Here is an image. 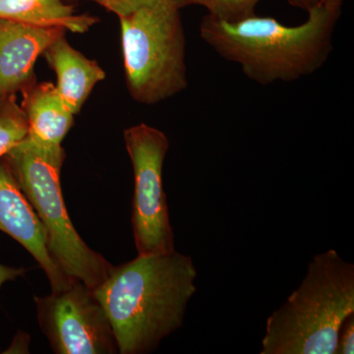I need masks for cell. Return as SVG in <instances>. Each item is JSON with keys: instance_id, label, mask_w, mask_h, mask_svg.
Segmentation results:
<instances>
[{"instance_id": "cell-11", "label": "cell", "mask_w": 354, "mask_h": 354, "mask_svg": "<svg viewBox=\"0 0 354 354\" xmlns=\"http://www.w3.org/2000/svg\"><path fill=\"white\" fill-rule=\"evenodd\" d=\"M43 57L57 76L58 94L72 113H78L95 85L106 78V72L95 60L74 48L65 34L44 50Z\"/></svg>"}, {"instance_id": "cell-10", "label": "cell", "mask_w": 354, "mask_h": 354, "mask_svg": "<svg viewBox=\"0 0 354 354\" xmlns=\"http://www.w3.org/2000/svg\"><path fill=\"white\" fill-rule=\"evenodd\" d=\"M22 92V108L28 122L26 141L44 150L62 148L75 114L65 104L55 84L34 82Z\"/></svg>"}, {"instance_id": "cell-15", "label": "cell", "mask_w": 354, "mask_h": 354, "mask_svg": "<svg viewBox=\"0 0 354 354\" xmlns=\"http://www.w3.org/2000/svg\"><path fill=\"white\" fill-rule=\"evenodd\" d=\"M99 4L109 12L115 14L118 18L130 15L142 7L153 3L156 0H88Z\"/></svg>"}, {"instance_id": "cell-18", "label": "cell", "mask_w": 354, "mask_h": 354, "mask_svg": "<svg viewBox=\"0 0 354 354\" xmlns=\"http://www.w3.org/2000/svg\"><path fill=\"white\" fill-rule=\"evenodd\" d=\"M288 1L293 6L299 7V8L308 11L312 7L318 4L319 0H288Z\"/></svg>"}, {"instance_id": "cell-17", "label": "cell", "mask_w": 354, "mask_h": 354, "mask_svg": "<svg viewBox=\"0 0 354 354\" xmlns=\"http://www.w3.org/2000/svg\"><path fill=\"white\" fill-rule=\"evenodd\" d=\"M25 274V270L16 269V268L7 267L0 264V288L6 281H14Z\"/></svg>"}, {"instance_id": "cell-14", "label": "cell", "mask_w": 354, "mask_h": 354, "mask_svg": "<svg viewBox=\"0 0 354 354\" xmlns=\"http://www.w3.org/2000/svg\"><path fill=\"white\" fill-rule=\"evenodd\" d=\"M260 0H174L178 8L188 6H204L216 19L236 22L255 15L254 9Z\"/></svg>"}, {"instance_id": "cell-1", "label": "cell", "mask_w": 354, "mask_h": 354, "mask_svg": "<svg viewBox=\"0 0 354 354\" xmlns=\"http://www.w3.org/2000/svg\"><path fill=\"white\" fill-rule=\"evenodd\" d=\"M196 278L192 258L176 250L113 266L94 292L113 327L118 353H151L178 330L196 292Z\"/></svg>"}, {"instance_id": "cell-2", "label": "cell", "mask_w": 354, "mask_h": 354, "mask_svg": "<svg viewBox=\"0 0 354 354\" xmlns=\"http://www.w3.org/2000/svg\"><path fill=\"white\" fill-rule=\"evenodd\" d=\"M299 26H286L272 17L227 22L205 16L200 36L216 53L241 66L247 78L269 85L311 75L327 62L341 10L317 4Z\"/></svg>"}, {"instance_id": "cell-16", "label": "cell", "mask_w": 354, "mask_h": 354, "mask_svg": "<svg viewBox=\"0 0 354 354\" xmlns=\"http://www.w3.org/2000/svg\"><path fill=\"white\" fill-rule=\"evenodd\" d=\"M354 353V313L342 323L337 335L335 354H353Z\"/></svg>"}, {"instance_id": "cell-8", "label": "cell", "mask_w": 354, "mask_h": 354, "mask_svg": "<svg viewBox=\"0 0 354 354\" xmlns=\"http://www.w3.org/2000/svg\"><path fill=\"white\" fill-rule=\"evenodd\" d=\"M0 230L31 254L46 272L51 291L65 290L73 283L51 258L46 230L3 158H0Z\"/></svg>"}, {"instance_id": "cell-5", "label": "cell", "mask_w": 354, "mask_h": 354, "mask_svg": "<svg viewBox=\"0 0 354 354\" xmlns=\"http://www.w3.org/2000/svg\"><path fill=\"white\" fill-rule=\"evenodd\" d=\"M179 10L174 0H156L120 18L128 92L140 104L152 106L187 88Z\"/></svg>"}, {"instance_id": "cell-4", "label": "cell", "mask_w": 354, "mask_h": 354, "mask_svg": "<svg viewBox=\"0 0 354 354\" xmlns=\"http://www.w3.org/2000/svg\"><path fill=\"white\" fill-rule=\"evenodd\" d=\"M3 158L46 230L55 264L70 279L97 288L113 265L84 242L70 220L60 183L64 149L44 150L24 140Z\"/></svg>"}, {"instance_id": "cell-19", "label": "cell", "mask_w": 354, "mask_h": 354, "mask_svg": "<svg viewBox=\"0 0 354 354\" xmlns=\"http://www.w3.org/2000/svg\"><path fill=\"white\" fill-rule=\"evenodd\" d=\"M342 1L344 0H319L318 4H323L335 10H341Z\"/></svg>"}, {"instance_id": "cell-6", "label": "cell", "mask_w": 354, "mask_h": 354, "mask_svg": "<svg viewBox=\"0 0 354 354\" xmlns=\"http://www.w3.org/2000/svg\"><path fill=\"white\" fill-rule=\"evenodd\" d=\"M124 142L134 171L132 227L137 252H172L174 232L162 183L169 138L157 128L140 123L124 130Z\"/></svg>"}, {"instance_id": "cell-9", "label": "cell", "mask_w": 354, "mask_h": 354, "mask_svg": "<svg viewBox=\"0 0 354 354\" xmlns=\"http://www.w3.org/2000/svg\"><path fill=\"white\" fill-rule=\"evenodd\" d=\"M58 28H37L0 19V99L35 82L37 59L57 37Z\"/></svg>"}, {"instance_id": "cell-3", "label": "cell", "mask_w": 354, "mask_h": 354, "mask_svg": "<svg viewBox=\"0 0 354 354\" xmlns=\"http://www.w3.org/2000/svg\"><path fill=\"white\" fill-rule=\"evenodd\" d=\"M354 313V265L334 249L312 259L304 281L266 323L261 354H335Z\"/></svg>"}, {"instance_id": "cell-13", "label": "cell", "mask_w": 354, "mask_h": 354, "mask_svg": "<svg viewBox=\"0 0 354 354\" xmlns=\"http://www.w3.org/2000/svg\"><path fill=\"white\" fill-rule=\"evenodd\" d=\"M27 134V118L15 95L0 99V158L24 141Z\"/></svg>"}, {"instance_id": "cell-7", "label": "cell", "mask_w": 354, "mask_h": 354, "mask_svg": "<svg viewBox=\"0 0 354 354\" xmlns=\"http://www.w3.org/2000/svg\"><path fill=\"white\" fill-rule=\"evenodd\" d=\"M39 328L57 354L118 353L113 327L94 290L74 281L60 291L35 297Z\"/></svg>"}, {"instance_id": "cell-12", "label": "cell", "mask_w": 354, "mask_h": 354, "mask_svg": "<svg viewBox=\"0 0 354 354\" xmlns=\"http://www.w3.org/2000/svg\"><path fill=\"white\" fill-rule=\"evenodd\" d=\"M0 19L75 34L88 32L99 21L95 16L76 13L64 0H0Z\"/></svg>"}]
</instances>
